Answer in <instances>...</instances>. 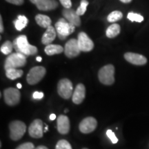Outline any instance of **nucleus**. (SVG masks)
<instances>
[{"instance_id": "24", "label": "nucleus", "mask_w": 149, "mask_h": 149, "mask_svg": "<svg viewBox=\"0 0 149 149\" xmlns=\"http://www.w3.org/2000/svg\"><path fill=\"white\" fill-rule=\"evenodd\" d=\"M13 43L10 42V41H6L1 45L0 51L4 55H10L12 53L13 49Z\"/></svg>"}, {"instance_id": "2", "label": "nucleus", "mask_w": 149, "mask_h": 149, "mask_svg": "<svg viewBox=\"0 0 149 149\" xmlns=\"http://www.w3.org/2000/svg\"><path fill=\"white\" fill-rule=\"evenodd\" d=\"M26 64V57L19 53H11L6 59L4 62L5 70L10 68H17L23 67Z\"/></svg>"}, {"instance_id": "8", "label": "nucleus", "mask_w": 149, "mask_h": 149, "mask_svg": "<svg viewBox=\"0 0 149 149\" xmlns=\"http://www.w3.org/2000/svg\"><path fill=\"white\" fill-rule=\"evenodd\" d=\"M3 97L6 104L8 106H15L20 102V94L19 91L15 88H8L3 91Z\"/></svg>"}, {"instance_id": "1", "label": "nucleus", "mask_w": 149, "mask_h": 149, "mask_svg": "<svg viewBox=\"0 0 149 149\" xmlns=\"http://www.w3.org/2000/svg\"><path fill=\"white\" fill-rule=\"evenodd\" d=\"M13 46L17 53L23 54L26 57L34 55L37 53V48L29 44L26 35H20L15 39Z\"/></svg>"}, {"instance_id": "28", "label": "nucleus", "mask_w": 149, "mask_h": 149, "mask_svg": "<svg viewBox=\"0 0 149 149\" xmlns=\"http://www.w3.org/2000/svg\"><path fill=\"white\" fill-rule=\"evenodd\" d=\"M55 149H72L71 145L66 139H61L57 141Z\"/></svg>"}, {"instance_id": "38", "label": "nucleus", "mask_w": 149, "mask_h": 149, "mask_svg": "<svg viewBox=\"0 0 149 149\" xmlns=\"http://www.w3.org/2000/svg\"><path fill=\"white\" fill-rule=\"evenodd\" d=\"M30 1H31L33 3H34V4L36 5V3L38 2V1H40V0H30Z\"/></svg>"}, {"instance_id": "14", "label": "nucleus", "mask_w": 149, "mask_h": 149, "mask_svg": "<svg viewBox=\"0 0 149 149\" xmlns=\"http://www.w3.org/2000/svg\"><path fill=\"white\" fill-rule=\"evenodd\" d=\"M62 14L67 22L74 25V26H79L81 24V19L80 16L77 14L76 10L71 8H65L62 10Z\"/></svg>"}, {"instance_id": "23", "label": "nucleus", "mask_w": 149, "mask_h": 149, "mask_svg": "<svg viewBox=\"0 0 149 149\" xmlns=\"http://www.w3.org/2000/svg\"><path fill=\"white\" fill-rule=\"evenodd\" d=\"M28 22H29V20H28L26 17L24 15H19L17 17V19L15 20L13 23L15 24V29L17 31H20L26 26Z\"/></svg>"}, {"instance_id": "13", "label": "nucleus", "mask_w": 149, "mask_h": 149, "mask_svg": "<svg viewBox=\"0 0 149 149\" xmlns=\"http://www.w3.org/2000/svg\"><path fill=\"white\" fill-rule=\"evenodd\" d=\"M124 58L128 62L137 66H143L147 63L146 57L138 53L128 52L124 54Z\"/></svg>"}, {"instance_id": "37", "label": "nucleus", "mask_w": 149, "mask_h": 149, "mask_svg": "<svg viewBox=\"0 0 149 149\" xmlns=\"http://www.w3.org/2000/svg\"><path fill=\"white\" fill-rule=\"evenodd\" d=\"M123 3H130V1H132V0H120Z\"/></svg>"}, {"instance_id": "39", "label": "nucleus", "mask_w": 149, "mask_h": 149, "mask_svg": "<svg viewBox=\"0 0 149 149\" xmlns=\"http://www.w3.org/2000/svg\"><path fill=\"white\" fill-rule=\"evenodd\" d=\"M36 60L37 61H42V58L41 57H37L36 58Z\"/></svg>"}, {"instance_id": "4", "label": "nucleus", "mask_w": 149, "mask_h": 149, "mask_svg": "<svg viewBox=\"0 0 149 149\" xmlns=\"http://www.w3.org/2000/svg\"><path fill=\"white\" fill-rule=\"evenodd\" d=\"M115 67L108 64L99 70L98 78L100 81L104 85H112L115 82Z\"/></svg>"}, {"instance_id": "9", "label": "nucleus", "mask_w": 149, "mask_h": 149, "mask_svg": "<svg viewBox=\"0 0 149 149\" xmlns=\"http://www.w3.org/2000/svg\"><path fill=\"white\" fill-rule=\"evenodd\" d=\"M97 126L96 119L93 117H86L80 122L79 129L84 134H89L94 131Z\"/></svg>"}, {"instance_id": "10", "label": "nucleus", "mask_w": 149, "mask_h": 149, "mask_svg": "<svg viewBox=\"0 0 149 149\" xmlns=\"http://www.w3.org/2000/svg\"><path fill=\"white\" fill-rule=\"evenodd\" d=\"M77 42L79 48L81 51L89 52L92 51L93 48H94L93 42L89 38L88 35L84 32L79 33Z\"/></svg>"}, {"instance_id": "18", "label": "nucleus", "mask_w": 149, "mask_h": 149, "mask_svg": "<svg viewBox=\"0 0 149 149\" xmlns=\"http://www.w3.org/2000/svg\"><path fill=\"white\" fill-rule=\"evenodd\" d=\"M56 35H57V31H56L55 28H54L53 26H50L46 29V31L43 35L42 38V44L46 46L51 44V43L55 40Z\"/></svg>"}, {"instance_id": "3", "label": "nucleus", "mask_w": 149, "mask_h": 149, "mask_svg": "<svg viewBox=\"0 0 149 149\" xmlns=\"http://www.w3.org/2000/svg\"><path fill=\"white\" fill-rule=\"evenodd\" d=\"M55 28L58 35L59 38L64 40L68 35L72 34L74 31V26L66 21L65 18H61L55 24Z\"/></svg>"}, {"instance_id": "27", "label": "nucleus", "mask_w": 149, "mask_h": 149, "mask_svg": "<svg viewBox=\"0 0 149 149\" xmlns=\"http://www.w3.org/2000/svg\"><path fill=\"white\" fill-rule=\"evenodd\" d=\"M127 18L130 20V21L139 22V23H141V22L144 21V17L141 16V15L135 13L133 12H130L128 14Z\"/></svg>"}, {"instance_id": "26", "label": "nucleus", "mask_w": 149, "mask_h": 149, "mask_svg": "<svg viewBox=\"0 0 149 149\" xmlns=\"http://www.w3.org/2000/svg\"><path fill=\"white\" fill-rule=\"evenodd\" d=\"M88 5V1L87 0H81V2H80V6L78 7V8L76 10L77 14L79 16L83 15L85 13V12L86 11L87 6Z\"/></svg>"}, {"instance_id": "31", "label": "nucleus", "mask_w": 149, "mask_h": 149, "mask_svg": "<svg viewBox=\"0 0 149 149\" xmlns=\"http://www.w3.org/2000/svg\"><path fill=\"white\" fill-rule=\"evenodd\" d=\"M61 5L64 7L65 8H70L72 6L71 0H59Z\"/></svg>"}, {"instance_id": "16", "label": "nucleus", "mask_w": 149, "mask_h": 149, "mask_svg": "<svg viewBox=\"0 0 149 149\" xmlns=\"http://www.w3.org/2000/svg\"><path fill=\"white\" fill-rule=\"evenodd\" d=\"M86 96V88L84 85L82 84H79L74 88L72 96V100L73 103L75 104H80L83 102Z\"/></svg>"}, {"instance_id": "6", "label": "nucleus", "mask_w": 149, "mask_h": 149, "mask_svg": "<svg viewBox=\"0 0 149 149\" xmlns=\"http://www.w3.org/2000/svg\"><path fill=\"white\" fill-rule=\"evenodd\" d=\"M57 92L59 95L65 100L71 97L74 92L71 81L66 78L61 79L57 84Z\"/></svg>"}, {"instance_id": "17", "label": "nucleus", "mask_w": 149, "mask_h": 149, "mask_svg": "<svg viewBox=\"0 0 149 149\" xmlns=\"http://www.w3.org/2000/svg\"><path fill=\"white\" fill-rule=\"evenodd\" d=\"M58 3L56 0H40L36 3L37 8L40 10L48 11L55 10Z\"/></svg>"}, {"instance_id": "42", "label": "nucleus", "mask_w": 149, "mask_h": 149, "mask_svg": "<svg viewBox=\"0 0 149 149\" xmlns=\"http://www.w3.org/2000/svg\"><path fill=\"white\" fill-rule=\"evenodd\" d=\"M68 109H66V110H65V111H64V112H65V113H67V112H68Z\"/></svg>"}, {"instance_id": "33", "label": "nucleus", "mask_w": 149, "mask_h": 149, "mask_svg": "<svg viewBox=\"0 0 149 149\" xmlns=\"http://www.w3.org/2000/svg\"><path fill=\"white\" fill-rule=\"evenodd\" d=\"M6 1H8V3L17 6L22 5L24 3V0H6Z\"/></svg>"}, {"instance_id": "7", "label": "nucleus", "mask_w": 149, "mask_h": 149, "mask_svg": "<svg viewBox=\"0 0 149 149\" xmlns=\"http://www.w3.org/2000/svg\"><path fill=\"white\" fill-rule=\"evenodd\" d=\"M46 68L43 66H35L31 68L27 74V82L30 85L39 83L46 74Z\"/></svg>"}, {"instance_id": "21", "label": "nucleus", "mask_w": 149, "mask_h": 149, "mask_svg": "<svg viewBox=\"0 0 149 149\" xmlns=\"http://www.w3.org/2000/svg\"><path fill=\"white\" fill-rule=\"evenodd\" d=\"M120 26L117 24H113L108 28L106 34L109 38H114L120 34Z\"/></svg>"}, {"instance_id": "5", "label": "nucleus", "mask_w": 149, "mask_h": 149, "mask_svg": "<svg viewBox=\"0 0 149 149\" xmlns=\"http://www.w3.org/2000/svg\"><path fill=\"white\" fill-rule=\"evenodd\" d=\"M10 129V138L13 141H18L23 137L26 130L25 123L22 121L15 120L9 124Z\"/></svg>"}, {"instance_id": "20", "label": "nucleus", "mask_w": 149, "mask_h": 149, "mask_svg": "<svg viewBox=\"0 0 149 149\" xmlns=\"http://www.w3.org/2000/svg\"><path fill=\"white\" fill-rule=\"evenodd\" d=\"M45 53L48 55H57V54H60L64 51V48L60 45H56V44H49L46 46Z\"/></svg>"}, {"instance_id": "12", "label": "nucleus", "mask_w": 149, "mask_h": 149, "mask_svg": "<svg viewBox=\"0 0 149 149\" xmlns=\"http://www.w3.org/2000/svg\"><path fill=\"white\" fill-rule=\"evenodd\" d=\"M43 122L40 119H36L31 123L29 128V134L33 138H41L43 137Z\"/></svg>"}, {"instance_id": "40", "label": "nucleus", "mask_w": 149, "mask_h": 149, "mask_svg": "<svg viewBox=\"0 0 149 149\" xmlns=\"http://www.w3.org/2000/svg\"><path fill=\"white\" fill-rule=\"evenodd\" d=\"M17 87L18 88H22V84H17Z\"/></svg>"}, {"instance_id": "34", "label": "nucleus", "mask_w": 149, "mask_h": 149, "mask_svg": "<svg viewBox=\"0 0 149 149\" xmlns=\"http://www.w3.org/2000/svg\"><path fill=\"white\" fill-rule=\"evenodd\" d=\"M3 31V20L1 16L0 17V32L2 33Z\"/></svg>"}, {"instance_id": "35", "label": "nucleus", "mask_w": 149, "mask_h": 149, "mask_svg": "<svg viewBox=\"0 0 149 149\" xmlns=\"http://www.w3.org/2000/svg\"><path fill=\"white\" fill-rule=\"evenodd\" d=\"M35 149H49L48 147H46L45 146H43V145H41V146H38L36 147Z\"/></svg>"}, {"instance_id": "30", "label": "nucleus", "mask_w": 149, "mask_h": 149, "mask_svg": "<svg viewBox=\"0 0 149 149\" xmlns=\"http://www.w3.org/2000/svg\"><path fill=\"white\" fill-rule=\"evenodd\" d=\"M35 145L31 142H26L20 144L15 149H35Z\"/></svg>"}, {"instance_id": "43", "label": "nucleus", "mask_w": 149, "mask_h": 149, "mask_svg": "<svg viewBox=\"0 0 149 149\" xmlns=\"http://www.w3.org/2000/svg\"><path fill=\"white\" fill-rule=\"evenodd\" d=\"M82 149H88V148H82Z\"/></svg>"}, {"instance_id": "19", "label": "nucleus", "mask_w": 149, "mask_h": 149, "mask_svg": "<svg viewBox=\"0 0 149 149\" xmlns=\"http://www.w3.org/2000/svg\"><path fill=\"white\" fill-rule=\"evenodd\" d=\"M35 20H36L37 24L42 28L47 29L50 26H51V19L47 15L38 14L35 17Z\"/></svg>"}, {"instance_id": "29", "label": "nucleus", "mask_w": 149, "mask_h": 149, "mask_svg": "<svg viewBox=\"0 0 149 149\" xmlns=\"http://www.w3.org/2000/svg\"><path fill=\"white\" fill-rule=\"evenodd\" d=\"M107 135L108 136V137L111 139V141H112L113 144H117V141H118V139H117L115 134L113 133L111 130H107Z\"/></svg>"}, {"instance_id": "32", "label": "nucleus", "mask_w": 149, "mask_h": 149, "mask_svg": "<svg viewBox=\"0 0 149 149\" xmlns=\"http://www.w3.org/2000/svg\"><path fill=\"white\" fill-rule=\"evenodd\" d=\"M44 97V93L42 92H38V91H35L33 94V97L35 100H41Z\"/></svg>"}, {"instance_id": "11", "label": "nucleus", "mask_w": 149, "mask_h": 149, "mask_svg": "<svg viewBox=\"0 0 149 149\" xmlns=\"http://www.w3.org/2000/svg\"><path fill=\"white\" fill-rule=\"evenodd\" d=\"M80 51L77 40L71 39L66 42L64 47V53L68 58H73L79 55Z\"/></svg>"}, {"instance_id": "36", "label": "nucleus", "mask_w": 149, "mask_h": 149, "mask_svg": "<svg viewBox=\"0 0 149 149\" xmlns=\"http://www.w3.org/2000/svg\"><path fill=\"white\" fill-rule=\"evenodd\" d=\"M49 119H50V120H51V121L55 120V119H56V115H55V114H51V115H50Z\"/></svg>"}, {"instance_id": "41", "label": "nucleus", "mask_w": 149, "mask_h": 149, "mask_svg": "<svg viewBox=\"0 0 149 149\" xmlns=\"http://www.w3.org/2000/svg\"><path fill=\"white\" fill-rule=\"evenodd\" d=\"M48 126H46V127H45V130H44V132H46L48 130Z\"/></svg>"}, {"instance_id": "22", "label": "nucleus", "mask_w": 149, "mask_h": 149, "mask_svg": "<svg viewBox=\"0 0 149 149\" xmlns=\"http://www.w3.org/2000/svg\"><path fill=\"white\" fill-rule=\"evenodd\" d=\"M23 70L17 68H10L6 70V75L9 79L15 80L17 78L21 77L23 75Z\"/></svg>"}, {"instance_id": "15", "label": "nucleus", "mask_w": 149, "mask_h": 149, "mask_svg": "<svg viewBox=\"0 0 149 149\" xmlns=\"http://www.w3.org/2000/svg\"><path fill=\"white\" fill-rule=\"evenodd\" d=\"M57 128L61 135H66L70 130V120L66 115H59L57 120Z\"/></svg>"}, {"instance_id": "25", "label": "nucleus", "mask_w": 149, "mask_h": 149, "mask_svg": "<svg viewBox=\"0 0 149 149\" xmlns=\"http://www.w3.org/2000/svg\"><path fill=\"white\" fill-rule=\"evenodd\" d=\"M123 17V14L122 12L119 10H115L110 13L107 17V20L109 22L113 23L120 20Z\"/></svg>"}]
</instances>
